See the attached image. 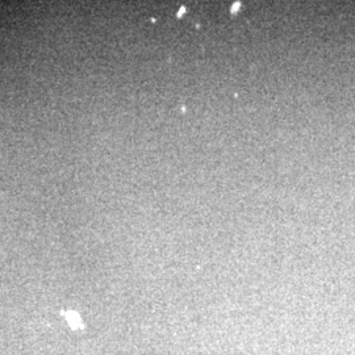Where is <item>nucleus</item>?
Instances as JSON below:
<instances>
[{
    "label": "nucleus",
    "mask_w": 355,
    "mask_h": 355,
    "mask_svg": "<svg viewBox=\"0 0 355 355\" xmlns=\"http://www.w3.org/2000/svg\"><path fill=\"white\" fill-rule=\"evenodd\" d=\"M66 318H67V322L72 329H82L83 328V324H82V320H80L79 314L77 312H74V310H68L66 313Z\"/></svg>",
    "instance_id": "f257e3e1"
}]
</instances>
